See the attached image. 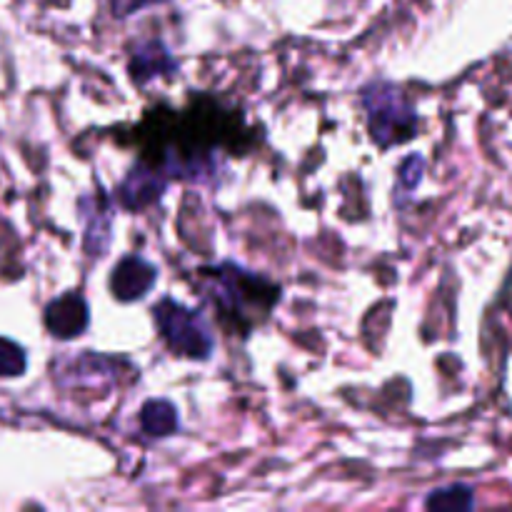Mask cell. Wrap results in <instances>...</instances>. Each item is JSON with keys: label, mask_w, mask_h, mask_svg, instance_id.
<instances>
[{"label": "cell", "mask_w": 512, "mask_h": 512, "mask_svg": "<svg viewBox=\"0 0 512 512\" xmlns=\"http://www.w3.org/2000/svg\"><path fill=\"white\" fill-rule=\"evenodd\" d=\"M205 275L210 278V293H213L215 303L228 315H235L243 325H253L255 320L268 315L275 300L280 298L278 285L233 263L205 270Z\"/></svg>", "instance_id": "6da1fadb"}, {"label": "cell", "mask_w": 512, "mask_h": 512, "mask_svg": "<svg viewBox=\"0 0 512 512\" xmlns=\"http://www.w3.org/2000/svg\"><path fill=\"white\" fill-rule=\"evenodd\" d=\"M363 105L368 110L370 135L380 148H393L415 138L418 115L400 93V88L390 83L368 85L363 90Z\"/></svg>", "instance_id": "7a4b0ae2"}, {"label": "cell", "mask_w": 512, "mask_h": 512, "mask_svg": "<svg viewBox=\"0 0 512 512\" xmlns=\"http://www.w3.org/2000/svg\"><path fill=\"white\" fill-rule=\"evenodd\" d=\"M155 325L175 355L185 360H208L215 350V338L200 313L173 298H163L153 308Z\"/></svg>", "instance_id": "3957f363"}, {"label": "cell", "mask_w": 512, "mask_h": 512, "mask_svg": "<svg viewBox=\"0 0 512 512\" xmlns=\"http://www.w3.org/2000/svg\"><path fill=\"white\" fill-rule=\"evenodd\" d=\"M158 280V268L140 255H125L110 273V293L120 303H135L153 290Z\"/></svg>", "instance_id": "277c9868"}, {"label": "cell", "mask_w": 512, "mask_h": 512, "mask_svg": "<svg viewBox=\"0 0 512 512\" xmlns=\"http://www.w3.org/2000/svg\"><path fill=\"white\" fill-rule=\"evenodd\" d=\"M45 328L53 338L73 340L83 335L90 325V308L88 300L80 293H65L60 298L50 300L45 308Z\"/></svg>", "instance_id": "5b68a950"}, {"label": "cell", "mask_w": 512, "mask_h": 512, "mask_svg": "<svg viewBox=\"0 0 512 512\" xmlns=\"http://www.w3.org/2000/svg\"><path fill=\"white\" fill-rule=\"evenodd\" d=\"M163 190H165V180L160 178L155 170L145 168V165L140 163L135 165V168H130V173L125 175V180L118 188V198L125 208L140 210L153 205L155 200L163 195Z\"/></svg>", "instance_id": "8992f818"}, {"label": "cell", "mask_w": 512, "mask_h": 512, "mask_svg": "<svg viewBox=\"0 0 512 512\" xmlns=\"http://www.w3.org/2000/svg\"><path fill=\"white\" fill-rule=\"evenodd\" d=\"M140 428L148 438H173L180 428L178 410L170 400H148L140 408Z\"/></svg>", "instance_id": "52a82bcc"}, {"label": "cell", "mask_w": 512, "mask_h": 512, "mask_svg": "<svg viewBox=\"0 0 512 512\" xmlns=\"http://www.w3.org/2000/svg\"><path fill=\"white\" fill-rule=\"evenodd\" d=\"M163 70H175V60L170 58L163 43L143 45V48L135 50L133 60H130V73H133L135 83H148L150 78L160 75Z\"/></svg>", "instance_id": "ba28073f"}, {"label": "cell", "mask_w": 512, "mask_h": 512, "mask_svg": "<svg viewBox=\"0 0 512 512\" xmlns=\"http://www.w3.org/2000/svg\"><path fill=\"white\" fill-rule=\"evenodd\" d=\"M428 510H473L475 493L468 485H445V488L433 490L425 498Z\"/></svg>", "instance_id": "9c48e42d"}, {"label": "cell", "mask_w": 512, "mask_h": 512, "mask_svg": "<svg viewBox=\"0 0 512 512\" xmlns=\"http://www.w3.org/2000/svg\"><path fill=\"white\" fill-rule=\"evenodd\" d=\"M28 368L25 350L8 338H0V378H20Z\"/></svg>", "instance_id": "30bf717a"}, {"label": "cell", "mask_w": 512, "mask_h": 512, "mask_svg": "<svg viewBox=\"0 0 512 512\" xmlns=\"http://www.w3.org/2000/svg\"><path fill=\"white\" fill-rule=\"evenodd\" d=\"M158 3H165V0H108L115 18H128V15L138 13V10L148 8V5H158Z\"/></svg>", "instance_id": "8fae6325"}, {"label": "cell", "mask_w": 512, "mask_h": 512, "mask_svg": "<svg viewBox=\"0 0 512 512\" xmlns=\"http://www.w3.org/2000/svg\"><path fill=\"white\" fill-rule=\"evenodd\" d=\"M423 158H418V155H413V158H408L403 163V185L405 188H415V185L420 183V178H423Z\"/></svg>", "instance_id": "7c38bea8"}]
</instances>
